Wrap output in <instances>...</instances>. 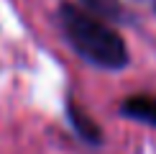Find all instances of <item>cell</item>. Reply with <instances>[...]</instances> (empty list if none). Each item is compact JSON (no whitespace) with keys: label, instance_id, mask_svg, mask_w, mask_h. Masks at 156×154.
Instances as JSON below:
<instances>
[{"label":"cell","instance_id":"3","mask_svg":"<svg viewBox=\"0 0 156 154\" xmlns=\"http://www.w3.org/2000/svg\"><path fill=\"white\" fill-rule=\"evenodd\" d=\"M67 116H69V123L74 126V131L80 134L84 141H90V144H100V141H102L97 123H95V121H90L87 116L82 113V108H80V105H74L72 100L67 103Z\"/></svg>","mask_w":156,"mask_h":154},{"label":"cell","instance_id":"4","mask_svg":"<svg viewBox=\"0 0 156 154\" xmlns=\"http://www.w3.org/2000/svg\"><path fill=\"white\" fill-rule=\"evenodd\" d=\"M84 10L92 13L97 18H105V21H123V3L120 0H82Z\"/></svg>","mask_w":156,"mask_h":154},{"label":"cell","instance_id":"1","mask_svg":"<svg viewBox=\"0 0 156 154\" xmlns=\"http://www.w3.org/2000/svg\"><path fill=\"white\" fill-rule=\"evenodd\" d=\"M59 26L72 44V49L82 59L108 72H118L128 64V46L115 28L102 18L87 13L80 5L62 3L59 5Z\"/></svg>","mask_w":156,"mask_h":154},{"label":"cell","instance_id":"2","mask_svg":"<svg viewBox=\"0 0 156 154\" xmlns=\"http://www.w3.org/2000/svg\"><path fill=\"white\" fill-rule=\"evenodd\" d=\"M120 113L126 118L141 121V123H148L156 128V98L154 95H131L128 100H123Z\"/></svg>","mask_w":156,"mask_h":154}]
</instances>
